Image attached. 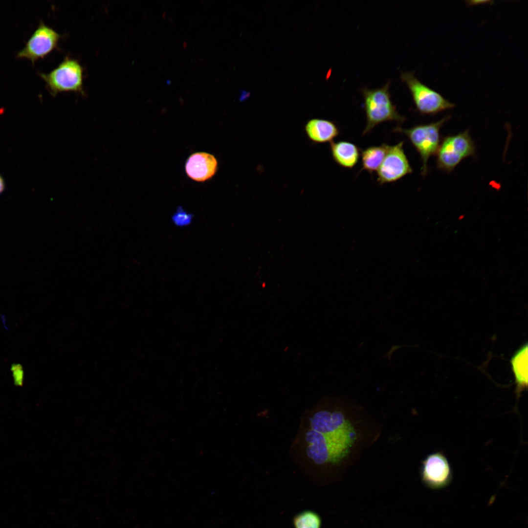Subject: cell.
Returning <instances> with one entry per match:
<instances>
[{"mask_svg":"<svg viewBox=\"0 0 528 528\" xmlns=\"http://www.w3.org/2000/svg\"><path fill=\"white\" fill-rule=\"evenodd\" d=\"M512 370L516 384L517 398L528 387V345L523 346L511 359Z\"/></svg>","mask_w":528,"mask_h":528,"instance_id":"13","label":"cell"},{"mask_svg":"<svg viewBox=\"0 0 528 528\" xmlns=\"http://www.w3.org/2000/svg\"><path fill=\"white\" fill-rule=\"evenodd\" d=\"M421 477L425 484L432 488H440L449 484L452 470L443 453H432L422 461Z\"/></svg>","mask_w":528,"mask_h":528,"instance_id":"9","label":"cell"},{"mask_svg":"<svg viewBox=\"0 0 528 528\" xmlns=\"http://www.w3.org/2000/svg\"><path fill=\"white\" fill-rule=\"evenodd\" d=\"M355 439L353 427L341 412L314 407L303 416L293 450L301 465L317 469L339 462Z\"/></svg>","mask_w":528,"mask_h":528,"instance_id":"1","label":"cell"},{"mask_svg":"<svg viewBox=\"0 0 528 528\" xmlns=\"http://www.w3.org/2000/svg\"><path fill=\"white\" fill-rule=\"evenodd\" d=\"M475 145L468 130L445 136L436 153L438 168L451 172L464 158L475 154Z\"/></svg>","mask_w":528,"mask_h":528,"instance_id":"6","label":"cell"},{"mask_svg":"<svg viewBox=\"0 0 528 528\" xmlns=\"http://www.w3.org/2000/svg\"><path fill=\"white\" fill-rule=\"evenodd\" d=\"M390 84L388 81L379 88L361 89L366 117L363 135L369 133L375 127L382 123L394 121L401 124L405 121V118L398 113L391 100Z\"/></svg>","mask_w":528,"mask_h":528,"instance_id":"2","label":"cell"},{"mask_svg":"<svg viewBox=\"0 0 528 528\" xmlns=\"http://www.w3.org/2000/svg\"><path fill=\"white\" fill-rule=\"evenodd\" d=\"M330 149L333 159L342 167L352 169L358 162L360 150L352 142L346 141H332L330 144Z\"/></svg>","mask_w":528,"mask_h":528,"instance_id":"12","label":"cell"},{"mask_svg":"<svg viewBox=\"0 0 528 528\" xmlns=\"http://www.w3.org/2000/svg\"><path fill=\"white\" fill-rule=\"evenodd\" d=\"M11 370L15 384L22 386L24 380V372L22 366L20 364H13Z\"/></svg>","mask_w":528,"mask_h":528,"instance_id":"16","label":"cell"},{"mask_svg":"<svg viewBox=\"0 0 528 528\" xmlns=\"http://www.w3.org/2000/svg\"><path fill=\"white\" fill-rule=\"evenodd\" d=\"M404 142L389 146L385 157L377 171V181L380 185L395 182L413 172L403 149Z\"/></svg>","mask_w":528,"mask_h":528,"instance_id":"8","label":"cell"},{"mask_svg":"<svg viewBox=\"0 0 528 528\" xmlns=\"http://www.w3.org/2000/svg\"><path fill=\"white\" fill-rule=\"evenodd\" d=\"M449 118L450 116H447L435 122L417 125L409 129L397 127L394 129L395 132L405 135L419 154L422 162L421 173L423 176L428 173L429 158L436 154L440 146V129Z\"/></svg>","mask_w":528,"mask_h":528,"instance_id":"3","label":"cell"},{"mask_svg":"<svg viewBox=\"0 0 528 528\" xmlns=\"http://www.w3.org/2000/svg\"><path fill=\"white\" fill-rule=\"evenodd\" d=\"M5 188V184L3 179L0 176V194L3 192Z\"/></svg>","mask_w":528,"mask_h":528,"instance_id":"17","label":"cell"},{"mask_svg":"<svg viewBox=\"0 0 528 528\" xmlns=\"http://www.w3.org/2000/svg\"><path fill=\"white\" fill-rule=\"evenodd\" d=\"M305 130L308 138L316 143L331 142L340 133L339 129L335 122L319 118L308 121Z\"/></svg>","mask_w":528,"mask_h":528,"instance_id":"11","label":"cell"},{"mask_svg":"<svg viewBox=\"0 0 528 528\" xmlns=\"http://www.w3.org/2000/svg\"><path fill=\"white\" fill-rule=\"evenodd\" d=\"M389 145L382 144L368 147L361 151L362 170L370 174L377 171L386 154Z\"/></svg>","mask_w":528,"mask_h":528,"instance_id":"14","label":"cell"},{"mask_svg":"<svg viewBox=\"0 0 528 528\" xmlns=\"http://www.w3.org/2000/svg\"><path fill=\"white\" fill-rule=\"evenodd\" d=\"M53 28L41 21L37 27L25 43V46L16 55L18 59H26L33 65L40 59H43L53 51L58 49L61 38Z\"/></svg>","mask_w":528,"mask_h":528,"instance_id":"7","label":"cell"},{"mask_svg":"<svg viewBox=\"0 0 528 528\" xmlns=\"http://www.w3.org/2000/svg\"><path fill=\"white\" fill-rule=\"evenodd\" d=\"M464 217H465V216H464V215H461L458 217V220H462L464 218Z\"/></svg>","mask_w":528,"mask_h":528,"instance_id":"18","label":"cell"},{"mask_svg":"<svg viewBox=\"0 0 528 528\" xmlns=\"http://www.w3.org/2000/svg\"><path fill=\"white\" fill-rule=\"evenodd\" d=\"M38 74L45 82L47 90L53 96L66 92L84 94V69L76 59L66 56L49 72Z\"/></svg>","mask_w":528,"mask_h":528,"instance_id":"4","label":"cell"},{"mask_svg":"<svg viewBox=\"0 0 528 528\" xmlns=\"http://www.w3.org/2000/svg\"><path fill=\"white\" fill-rule=\"evenodd\" d=\"M218 165V161L214 155L206 152H197L189 156L185 169L189 178L197 182H204L216 174Z\"/></svg>","mask_w":528,"mask_h":528,"instance_id":"10","label":"cell"},{"mask_svg":"<svg viewBox=\"0 0 528 528\" xmlns=\"http://www.w3.org/2000/svg\"><path fill=\"white\" fill-rule=\"evenodd\" d=\"M400 78L410 91L416 110L422 115H435L451 109L454 104L420 82L413 72H402Z\"/></svg>","mask_w":528,"mask_h":528,"instance_id":"5","label":"cell"},{"mask_svg":"<svg viewBox=\"0 0 528 528\" xmlns=\"http://www.w3.org/2000/svg\"><path fill=\"white\" fill-rule=\"evenodd\" d=\"M170 80H167V83H168V84H169V83H170Z\"/></svg>","mask_w":528,"mask_h":528,"instance_id":"19","label":"cell"},{"mask_svg":"<svg viewBox=\"0 0 528 528\" xmlns=\"http://www.w3.org/2000/svg\"><path fill=\"white\" fill-rule=\"evenodd\" d=\"M321 523L320 515L311 510L301 511L293 518L294 528H321Z\"/></svg>","mask_w":528,"mask_h":528,"instance_id":"15","label":"cell"}]
</instances>
